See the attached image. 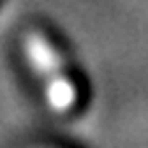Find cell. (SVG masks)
I'll return each instance as SVG.
<instances>
[{
  "label": "cell",
  "mask_w": 148,
  "mask_h": 148,
  "mask_svg": "<svg viewBox=\"0 0 148 148\" xmlns=\"http://www.w3.org/2000/svg\"><path fill=\"white\" fill-rule=\"evenodd\" d=\"M26 52H29L34 68L47 75V96H49L52 107H55L57 112L70 109V104H73V99H75V91H73V86L68 83V78L60 73L57 55L52 52V47L47 44V39L39 36V34H29V39H26Z\"/></svg>",
  "instance_id": "cell-1"
}]
</instances>
